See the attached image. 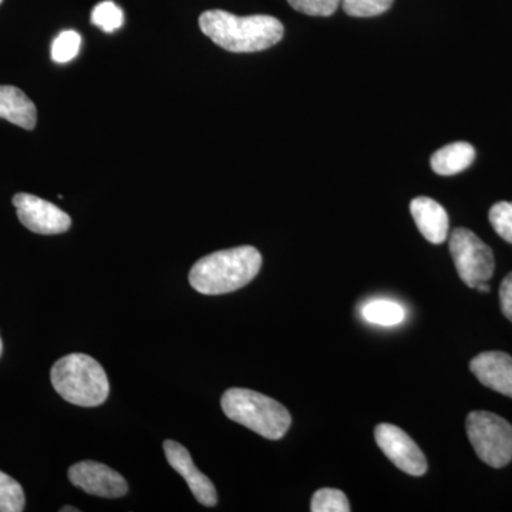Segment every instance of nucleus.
<instances>
[{"instance_id":"obj_1","label":"nucleus","mask_w":512,"mask_h":512,"mask_svg":"<svg viewBox=\"0 0 512 512\" xmlns=\"http://www.w3.org/2000/svg\"><path fill=\"white\" fill-rule=\"evenodd\" d=\"M200 29L215 45L232 53L262 52L278 45L285 32L274 16H237L225 10L202 13Z\"/></svg>"},{"instance_id":"obj_2","label":"nucleus","mask_w":512,"mask_h":512,"mask_svg":"<svg viewBox=\"0 0 512 512\" xmlns=\"http://www.w3.org/2000/svg\"><path fill=\"white\" fill-rule=\"evenodd\" d=\"M262 266V255L254 247H238L214 252L195 262L190 285L204 295H224L254 281Z\"/></svg>"},{"instance_id":"obj_3","label":"nucleus","mask_w":512,"mask_h":512,"mask_svg":"<svg viewBox=\"0 0 512 512\" xmlns=\"http://www.w3.org/2000/svg\"><path fill=\"white\" fill-rule=\"evenodd\" d=\"M50 379L56 393L76 406H100L109 397V377L96 359L83 353H72L57 360Z\"/></svg>"},{"instance_id":"obj_4","label":"nucleus","mask_w":512,"mask_h":512,"mask_svg":"<svg viewBox=\"0 0 512 512\" xmlns=\"http://www.w3.org/2000/svg\"><path fill=\"white\" fill-rule=\"evenodd\" d=\"M222 412L229 420L255 431L268 440H279L291 427V413L284 404L249 389H229L221 399Z\"/></svg>"},{"instance_id":"obj_5","label":"nucleus","mask_w":512,"mask_h":512,"mask_svg":"<svg viewBox=\"0 0 512 512\" xmlns=\"http://www.w3.org/2000/svg\"><path fill=\"white\" fill-rule=\"evenodd\" d=\"M466 430L471 446L481 461L503 468L512 461V426L503 417L490 412L468 414Z\"/></svg>"},{"instance_id":"obj_6","label":"nucleus","mask_w":512,"mask_h":512,"mask_svg":"<svg viewBox=\"0 0 512 512\" xmlns=\"http://www.w3.org/2000/svg\"><path fill=\"white\" fill-rule=\"evenodd\" d=\"M450 252L458 276L470 288H477L493 278V251L470 229H454L450 237Z\"/></svg>"},{"instance_id":"obj_7","label":"nucleus","mask_w":512,"mask_h":512,"mask_svg":"<svg viewBox=\"0 0 512 512\" xmlns=\"http://www.w3.org/2000/svg\"><path fill=\"white\" fill-rule=\"evenodd\" d=\"M377 446L384 456L409 476H424L427 471V458L412 437L393 424H379L375 429Z\"/></svg>"},{"instance_id":"obj_8","label":"nucleus","mask_w":512,"mask_h":512,"mask_svg":"<svg viewBox=\"0 0 512 512\" xmlns=\"http://www.w3.org/2000/svg\"><path fill=\"white\" fill-rule=\"evenodd\" d=\"M19 221L35 234L56 235L69 231L72 218L52 202L20 192L13 197Z\"/></svg>"},{"instance_id":"obj_9","label":"nucleus","mask_w":512,"mask_h":512,"mask_svg":"<svg viewBox=\"0 0 512 512\" xmlns=\"http://www.w3.org/2000/svg\"><path fill=\"white\" fill-rule=\"evenodd\" d=\"M69 480L84 493L101 498L124 497L128 491L127 481L121 474L96 461L74 464L69 468Z\"/></svg>"},{"instance_id":"obj_10","label":"nucleus","mask_w":512,"mask_h":512,"mask_svg":"<svg viewBox=\"0 0 512 512\" xmlns=\"http://www.w3.org/2000/svg\"><path fill=\"white\" fill-rule=\"evenodd\" d=\"M163 447L168 464L187 481L198 503L205 507H214L218 503L217 490L210 478L195 466L187 448L173 440H165Z\"/></svg>"},{"instance_id":"obj_11","label":"nucleus","mask_w":512,"mask_h":512,"mask_svg":"<svg viewBox=\"0 0 512 512\" xmlns=\"http://www.w3.org/2000/svg\"><path fill=\"white\" fill-rule=\"evenodd\" d=\"M470 370L488 389L512 399V357L504 352H484L474 357Z\"/></svg>"},{"instance_id":"obj_12","label":"nucleus","mask_w":512,"mask_h":512,"mask_svg":"<svg viewBox=\"0 0 512 512\" xmlns=\"http://www.w3.org/2000/svg\"><path fill=\"white\" fill-rule=\"evenodd\" d=\"M410 211L417 228L431 244L440 245L448 237V215L439 202L429 197L414 198Z\"/></svg>"},{"instance_id":"obj_13","label":"nucleus","mask_w":512,"mask_h":512,"mask_svg":"<svg viewBox=\"0 0 512 512\" xmlns=\"http://www.w3.org/2000/svg\"><path fill=\"white\" fill-rule=\"evenodd\" d=\"M0 119L33 130L37 123L35 103L18 87L0 86Z\"/></svg>"},{"instance_id":"obj_14","label":"nucleus","mask_w":512,"mask_h":512,"mask_svg":"<svg viewBox=\"0 0 512 512\" xmlns=\"http://www.w3.org/2000/svg\"><path fill=\"white\" fill-rule=\"evenodd\" d=\"M476 158V150L470 143L457 141L440 148L431 157V168L439 175H454L467 170Z\"/></svg>"},{"instance_id":"obj_15","label":"nucleus","mask_w":512,"mask_h":512,"mask_svg":"<svg viewBox=\"0 0 512 512\" xmlns=\"http://www.w3.org/2000/svg\"><path fill=\"white\" fill-rule=\"evenodd\" d=\"M362 316L372 325L396 326L403 322L406 312L399 303L377 299L363 306Z\"/></svg>"},{"instance_id":"obj_16","label":"nucleus","mask_w":512,"mask_h":512,"mask_svg":"<svg viewBox=\"0 0 512 512\" xmlns=\"http://www.w3.org/2000/svg\"><path fill=\"white\" fill-rule=\"evenodd\" d=\"M25 503L22 485L0 471V512H22Z\"/></svg>"},{"instance_id":"obj_17","label":"nucleus","mask_w":512,"mask_h":512,"mask_svg":"<svg viewBox=\"0 0 512 512\" xmlns=\"http://www.w3.org/2000/svg\"><path fill=\"white\" fill-rule=\"evenodd\" d=\"M348 497L345 493L335 488H322L313 494L311 501L312 512H349Z\"/></svg>"},{"instance_id":"obj_18","label":"nucleus","mask_w":512,"mask_h":512,"mask_svg":"<svg viewBox=\"0 0 512 512\" xmlns=\"http://www.w3.org/2000/svg\"><path fill=\"white\" fill-rule=\"evenodd\" d=\"M92 22L103 32L114 33L123 26L124 13L116 3L106 0L93 9Z\"/></svg>"},{"instance_id":"obj_19","label":"nucleus","mask_w":512,"mask_h":512,"mask_svg":"<svg viewBox=\"0 0 512 512\" xmlns=\"http://www.w3.org/2000/svg\"><path fill=\"white\" fill-rule=\"evenodd\" d=\"M82 37L74 30H66L56 37L52 45V59L56 63H67L79 55Z\"/></svg>"},{"instance_id":"obj_20","label":"nucleus","mask_w":512,"mask_h":512,"mask_svg":"<svg viewBox=\"0 0 512 512\" xmlns=\"http://www.w3.org/2000/svg\"><path fill=\"white\" fill-rule=\"evenodd\" d=\"M394 0H342V8L353 18H373L392 8Z\"/></svg>"},{"instance_id":"obj_21","label":"nucleus","mask_w":512,"mask_h":512,"mask_svg":"<svg viewBox=\"0 0 512 512\" xmlns=\"http://www.w3.org/2000/svg\"><path fill=\"white\" fill-rule=\"evenodd\" d=\"M491 225L504 241L512 244V202H497L488 214Z\"/></svg>"},{"instance_id":"obj_22","label":"nucleus","mask_w":512,"mask_h":512,"mask_svg":"<svg viewBox=\"0 0 512 512\" xmlns=\"http://www.w3.org/2000/svg\"><path fill=\"white\" fill-rule=\"evenodd\" d=\"M288 3L303 15L328 18L338 10L342 0H288Z\"/></svg>"},{"instance_id":"obj_23","label":"nucleus","mask_w":512,"mask_h":512,"mask_svg":"<svg viewBox=\"0 0 512 512\" xmlns=\"http://www.w3.org/2000/svg\"><path fill=\"white\" fill-rule=\"evenodd\" d=\"M500 303L505 318L512 322V272L505 276L500 286Z\"/></svg>"},{"instance_id":"obj_24","label":"nucleus","mask_w":512,"mask_h":512,"mask_svg":"<svg viewBox=\"0 0 512 512\" xmlns=\"http://www.w3.org/2000/svg\"><path fill=\"white\" fill-rule=\"evenodd\" d=\"M476 289L483 293L490 292V286H488V282H484V284L478 285Z\"/></svg>"},{"instance_id":"obj_25","label":"nucleus","mask_w":512,"mask_h":512,"mask_svg":"<svg viewBox=\"0 0 512 512\" xmlns=\"http://www.w3.org/2000/svg\"><path fill=\"white\" fill-rule=\"evenodd\" d=\"M79 508L63 507L60 508V512H79Z\"/></svg>"},{"instance_id":"obj_26","label":"nucleus","mask_w":512,"mask_h":512,"mask_svg":"<svg viewBox=\"0 0 512 512\" xmlns=\"http://www.w3.org/2000/svg\"><path fill=\"white\" fill-rule=\"evenodd\" d=\"M2 350H3L2 339H0V356H2Z\"/></svg>"},{"instance_id":"obj_27","label":"nucleus","mask_w":512,"mask_h":512,"mask_svg":"<svg viewBox=\"0 0 512 512\" xmlns=\"http://www.w3.org/2000/svg\"><path fill=\"white\" fill-rule=\"evenodd\" d=\"M0 3H2V0H0Z\"/></svg>"}]
</instances>
